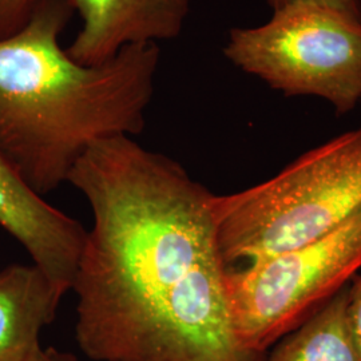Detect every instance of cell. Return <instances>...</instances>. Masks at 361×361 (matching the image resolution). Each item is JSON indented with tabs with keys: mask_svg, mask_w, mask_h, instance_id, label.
Wrapping results in <instances>:
<instances>
[{
	"mask_svg": "<svg viewBox=\"0 0 361 361\" xmlns=\"http://www.w3.org/2000/svg\"><path fill=\"white\" fill-rule=\"evenodd\" d=\"M67 182L94 219L71 288L86 357L262 361L233 326L214 194L128 135L92 145Z\"/></svg>",
	"mask_w": 361,
	"mask_h": 361,
	"instance_id": "cell-1",
	"label": "cell"
},
{
	"mask_svg": "<svg viewBox=\"0 0 361 361\" xmlns=\"http://www.w3.org/2000/svg\"><path fill=\"white\" fill-rule=\"evenodd\" d=\"M70 0H34L20 30L0 39V154L39 195L68 180L99 141L142 133L158 44H131L99 65L61 47Z\"/></svg>",
	"mask_w": 361,
	"mask_h": 361,
	"instance_id": "cell-2",
	"label": "cell"
},
{
	"mask_svg": "<svg viewBox=\"0 0 361 361\" xmlns=\"http://www.w3.org/2000/svg\"><path fill=\"white\" fill-rule=\"evenodd\" d=\"M225 267L317 241L361 212V128L300 155L271 180L213 195Z\"/></svg>",
	"mask_w": 361,
	"mask_h": 361,
	"instance_id": "cell-3",
	"label": "cell"
},
{
	"mask_svg": "<svg viewBox=\"0 0 361 361\" xmlns=\"http://www.w3.org/2000/svg\"><path fill=\"white\" fill-rule=\"evenodd\" d=\"M225 56L288 97L312 95L338 114L361 99V22L314 4L277 10L262 26L233 28Z\"/></svg>",
	"mask_w": 361,
	"mask_h": 361,
	"instance_id": "cell-4",
	"label": "cell"
},
{
	"mask_svg": "<svg viewBox=\"0 0 361 361\" xmlns=\"http://www.w3.org/2000/svg\"><path fill=\"white\" fill-rule=\"evenodd\" d=\"M361 269V212L323 238L225 267L233 326L247 350L265 355L347 286Z\"/></svg>",
	"mask_w": 361,
	"mask_h": 361,
	"instance_id": "cell-5",
	"label": "cell"
},
{
	"mask_svg": "<svg viewBox=\"0 0 361 361\" xmlns=\"http://www.w3.org/2000/svg\"><path fill=\"white\" fill-rule=\"evenodd\" d=\"M0 226L63 295L71 290L87 231L35 193L1 154Z\"/></svg>",
	"mask_w": 361,
	"mask_h": 361,
	"instance_id": "cell-6",
	"label": "cell"
},
{
	"mask_svg": "<svg viewBox=\"0 0 361 361\" xmlns=\"http://www.w3.org/2000/svg\"><path fill=\"white\" fill-rule=\"evenodd\" d=\"M82 20L67 54L82 65H99L131 44L176 39L192 0H70Z\"/></svg>",
	"mask_w": 361,
	"mask_h": 361,
	"instance_id": "cell-7",
	"label": "cell"
},
{
	"mask_svg": "<svg viewBox=\"0 0 361 361\" xmlns=\"http://www.w3.org/2000/svg\"><path fill=\"white\" fill-rule=\"evenodd\" d=\"M63 296L34 264L0 271V361H28L42 348Z\"/></svg>",
	"mask_w": 361,
	"mask_h": 361,
	"instance_id": "cell-8",
	"label": "cell"
},
{
	"mask_svg": "<svg viewBox=\"0 0 361 361\" xmlns=\"http://www.w3.org/2000/svg\"><path fill=\"white\" fill-rule=\"evenodd\" d=\"M262 361H361L349 325L347 286L279 340Z\"/></svg>",
	"mask_w": 361,
	"mask_h": 361,
	"instance_id": "cell-9",
	"label": "cell"
},
{
	"mask_svg": "<svg viewBox=\"0 0 361 361\" xmlns=\"http://www.w3.org/2000/svg\"><path fill=\"white\" fill-rule=\"evenodd\" d=\"M34 0H0V39L20 30L26 23Z\"/></svg>",
	"mask_w": 361,
	"mask_h": 361,
	"instance_id": "cell-10",
	"label": "cell"
},
{
	"mask_svg": "<svg viewBox=\"0 0 361 361\" xmlns=\"http://www.w3.org/2000/svg\"><path fill=\"white\" fill-rule=\"evenodd\" d=\"M274 11L297 4H314L345 13L361 22V0H268Z\"/></svg>",
	"mask_w": 361,
	"mask_h": 361,
	"instance_id": "cell-11",
	"label": "cell"
},
{
	"mask_svg": "<svg viewBox=\"0 0 361 361\" xmlns=\"http://www.w3.org/2000/svg\"><path fill=\"white\" fill-rule=\"evenodd\" d=\"M348 290L349 325L361 355V273L352 279Z\"/></svg>",
	"mask_w": 361,
	"mask_h": 361,
	"instance_id": "cell-12",
	"label": "cell"
},
{
	"mask_svg": "<svg viewBox=\"0 0 361 361\" xmlns=\"http://www.w3.org/2000/svg\"><path fill=\"white\" fill-rule=\"evenodd\" d=\"M28 361H78L77 357L71 353L62 352L58 349L40 348Z\"/></svg>",
	"mask_w": 361,
	"mask_h": 361,
	"instance_id": "cell-13",
	"label": "cell"
},
{
	"mask_svg": "<svg viewBox=\"0 0 361 361\" xmlns=\"http://www.w3.org/2000/svg\"><path fill=\"white\" fill-rule=\"evenodd\" d=\"M360 102H361V99H360Z\"/></svg>",
	"mask_w": 361,
	"mask_h": 361,
	"instance_id": "cell-14",
	"label": "cell"
}]
</instances>
